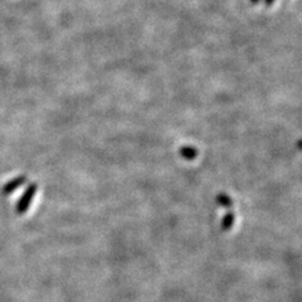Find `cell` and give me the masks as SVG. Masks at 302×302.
I'll use <instances>...</instances> for the list:
<instances>
[{
    "label": "cell",
    "instance_id": "cell-3",
    "mask_svg": "<svg viewBox=\"0 0 302 302\" xmlns=\"http://www.w3.org/2000/svg\"><path fill=\"white\" fill-rule=\"evenodd\" d=\"M180 155L184 157V159L191 160V159H194L196 155H198V152H196V149L190 148V146H186V148L181 149Z\"/></svg>",
    "mask_w": 302,
    "mask_h": 302
},
{
    "label": "cell",
    "instance_id": "cell-4",
    "mask_svg": "<svg viewBox=\"0 0 302 302\" xmlns=\"http://www.w3.org/2000/svg\"><path fill=\"white\" fill-rule=\"evenodd\" d=\"M233 220H234V217H233V214H227L224 217V219H223L222 222V228L224 230H228L230 229V228L233 227Z\"/></svg>",
    "mask_w": 302,
    "mask_h": 302
},
{
    "label": "cell",
    "instance_id": "cell-6",
    "mask_svg": "<svg viewBox=\"0 0 302 302\" xmlns=\"http://www.w3.org/2000/svg\"><path fill=\"white\" fill-rule=\"evenodd\" d=\"M273 3H275V0H264V4H266L267 7H271V5H273Z\"/></svg>",
    "mask_w": 302,
    "mask_h": 302
},
{
    "label": "cell",
    "instance_id": "cell-5",
    "mask_svg": "<svg viewBox=\"0 0 302 302\" xmlns=\"http://www.w3.org/2000/svg\"><path fill=\"white\" fill-rule=\"evenodd\" d=\"M218 204H220L222 207H230L232 206V200H230L229 198H228L225 194H220L219 196H218Z\"/></svg>",
    "mask_w": 302,
    "mask_h": 302
},
{
    "label": "cell",
    "instance_id": "cell-2",
    "mask_svg": "<svg viewBox=\"0 0 302 302\" xmlns=\"http://www.w3.org/2000/svg\"><path fill=\"white\" fill-rule=\"evenodd\" d=\"M25 183V177H18L15 178V179L8 181L7 184L4 185V188H3V193L4 194H10L13 193V191L17 190L18 188H20V186L23 185V184Z\"/></svg>",
    "mask_w": 302,
    "mask_h": 302
},
{
    "label": "cell",
    "instance_id": "cell-7",
    "mask_svg": "<svg viewBox=\"0 0 302 302\" xmlns=\"http://www.w3.org/2000/svg\"><path fill=\"white\" fill-rule=\"evenodd\" d=\"M259 2H261V0H251V3H252V4H258Z\"/></svg>",
    "mask_w": 302,
    "mask_h": 302
},
{
    "label": "cell",
    "instance_id": "cell-1",
    "mask_svg": "<svg viewBox=\"0 0 302 302\" xmlns=\"http://www.w3.org/2000/svg\"><path fill=\"white\" fill-rule=\"evenodd\" d=\"M36 193H37V185L36 184H30V185L25 189V191L23 193V195L19 198V202H18V204H17L18 214H24V213L29 209L31 200H33Z\"/></svg>",
    "mask_w": 302,
    "mask_h": 302
}]
</instances>
